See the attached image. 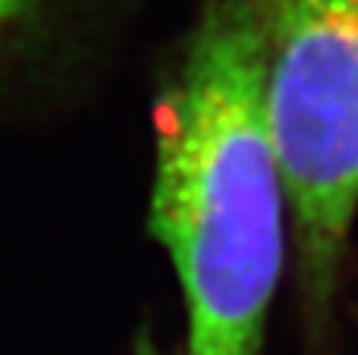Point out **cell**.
Returning <instances> with one entry per match:
<instances>
[{"mask_svg":"<svg viewBox=\"0 0 358 355\" xmlns=\"http://www.w3.org/2000/svg\"><path fill=\"white\" fill-rule=\"evenodd\" d=\"M155 126L151 230L182 287L189 355H261L289 205L245 0H204Z\"/></svg>","mask_w":358,"mask_h":355,"instance_id":"cell-1","label":"cell"},{"mask_svg":"<svg viewBox=\"0 0 358 355\" xmlns=\"http://www.w3.org/2000/svg\"><path fill=\"white\" fill-rule=\"evenodd\" d=\"M264 38L267 117L286 182L299 296L330 318L358 214V0H245Z\"/></svg>","mask_w":358,"mask_h":355,"instance_id":"cell-2","label":"cell"},{"mask_svg":"<svg viewBox=\"0 0 358 355\" xmlns=\"http://www.w3.org/2000/svg\"><path fill=\"white\" fill-rule=\"evenodd\" d=\"M44 3L48 0H0V41L25 29L29 19L44 10Z\"/></svg>","mask_w":358,"mask_h":355,"instance_id":"cell-3","label":"cell"},{"mask_svg":"<svg viewBox=\"0 0 358 355\" xmlns=\"http://www.w3.org/2000/svg\"><path fill=\"white\" fill-rule=\"evenodd\" d=\"M136 355H161V352H155V346L148 343V340H142V343H138V352Z\"/></svg>","mask_w":358,"mask_h":355,"instance_id":"cell-4","label":"cell"}]
</instances>
